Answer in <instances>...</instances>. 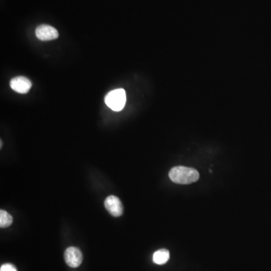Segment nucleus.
<instances>
[{
  "mask_svg": "<svg viewBox=\"0 0 271 271\" xmlns=\"http://www.w3.org/2000/svg\"><path fill=\"white\" fill-rule=\"evenodd\" d=\"M126 92L124 89H115L107 93L105 97V103L112 110L119 112L124 108L125 105Z\"/></svg>",
  "mask_w": 271,
  "mask_h": 271,
  "instance_id": "f03ea898",
  "label": "nucleus"
},
{
  "mask_svg": "<svg viewBox=\"0 0 271 271\" xmlns=\"http://www.w3.org/2000/svg\"><path fill=\"white\" fill-rule=\"evenodd\" d=\"M13 222L12 215L5 210H0V227L1 228L9 227Z\"/></svg>",
  "mask_w": 271,
  "mask_h": 271,
  "instance_id": "6e6552de",
  "label": "nucleus"
},
{
  "mask_svg": "<svg viewBox=\"0 0 271 271\" xmlns=\"http://www.w3.org/2000/svg\"><path fill=\"white\" fill-rule=\"evenodd\" d=\"M169 176L171 181L180 185H188L196 182L200 178V175L196 169L181 166L172 168Z\"/></svg>",
  "mask_w": 271,
  "mask_h": 271,
  "instance_id": "f257e3e1",
  "label": "nucleus"
},
{
  "mask_svg": "<svg viewBox=\"0 0 271 271\" xmlns=\"http://www.w3.org/2000/svg\"><path fill=\"white\" fill-rule=\"evenodd\" d=\"M64 258L68 266L75 268L81 265L83 256L78 248L69 247L65 251Z\"/></svg>",
  "mask_w": 271,
  "mask_h": 271,
  "instance_id": "7ed1b4c3",
  "label": "nucleus"
},
{
  "mask_svg": "<svg viewBox=\"0 0 271 271\" xmlns=\"http://www.w3.org/2000/svg\"><path fill=\"white\" fill-rule=\"evenodd\" d=\"M10 87L12 90L20 93H27L30 90L32 83L26 77L18 76L12 78L10 81Z\"/></svg>",
  "mask_w": 271,
  "mask_h": 271,
  "instance_id": "423d86ee",
  "label": "nucleus"
},
{
  "mask_svg": "<svg viewBox=\"0 0 271 271\" xmlns=\"http://www.w3.org/2000/svg\"><path fill=\"white\" fill-rule=\"evenodd\" d=\"M169 259V252L167 249H160V250L156 251L153 255V261L159 265L166 264Z\"/></svg>",
  "mask_w": 271,
  "mask_h": 271,
  "instance_id": "0eeeda50",
  "label": "nucleus"
},
{
  "mask_svg": "<svg viewBox=\"0 0 271 271\" xmlns=\"http://www.w3.org/2000/svg\"><path fill=\"white\" fill-rule=\"evenodd\" d=\"M0 147H1V148L2 147V140H1V145H0Z\"/></svg>",
  "mask_w": 271,
  "mask_h": 271,
  "instance_id": "9d476101",
  "label": "nucleus"
},
{
  "mask_svg": "<svg viewBox=\"0 0 271 271\" xmlns=\"http://www.w3.org/2000/svg\"><path fill=\"white\" fill-rule=\"evenodd\" d=\"M36 37L41 41H51L58 39L59 36L58 30L54 27L47 24H42L36 30Z\"/></svg>",
  "mask_w": 271,
  "mask_h": 271,
  "instance_id": "20e7f679",
  "label": "nucleus"
},
{
  "mask_svg": "<svg viewBox=\"0 0 271 271\" xmlns=\"http://www.w3.org/2000/svg\"><path fill=\"white\" fill-rule=\"evenodd\" d=\"M105 209L108 210V212L114 217H119L123 214L124 208L120 200L117 196H108L104 202Z\"/></svg>",
  "mask_w": 271,
  "mask_h": 271,
  "instance_id": "39448f33",
  "label": "nucleus"
},
{
  "mask_svg": "<svg viewBox=\"0 0 271 271\" xmlns=\"http://www.w3.org/2000/svg\"><path fill=\"white\" fill-rule=\"evenodd\" d=\"M0 271H17L15 267L11 264H5L0 268Z\"/></svg>",
  "mask_w": 271,
  "mask_h": 271,
  "instance_id": "1a4fd4ad",
  "label": "nucleus"
}]
</instances>
